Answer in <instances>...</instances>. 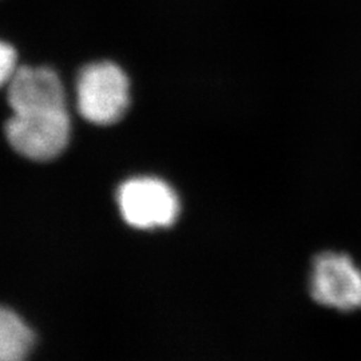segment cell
<instances>
[{"label": "cell", "instance_id": "6da1fadb", "mask_svg": "<svg viewBox=\"0 0 361 361\" xmlns=\"http://www.w3.org/2000/svg\"><path fill=\"white\" fill-rule=\"evenodd\" d=\"M77 102L86 121L113 125L129 109V79L121 67L110 62L86 66L78 77Z\"/></svg>", "mask_w": 361, "mask_h": 361}, {"label": "cell", "instance_id": "7a4b0ae2", "mask_svg": "<svg viewBox=\"0 0 361 361\" xmlns=\"http://www.w3.org/2000/svg\"><path fill=\"white\" fill-rule=\"evenodd\" d=\"M71 133L65 110L13 113L6 123V137L13 150L32 161H50L67 146Z\"/></svg>", "mask_w": 361, "mask_h": 361}, {"label": "cell", "instance_id": "3957f363", "mask_svg": "<svg viewBox=\"0 0 361 361\" xmlns=\"http://www.w3.org/2000/svg\"><path fill=\"white\" fill-rule=\"evenodd\" d=\"M123 219L137 229L171 226L180 214V200L165 180L138 177L123 182L116 194Z\"/></svg>", "mask_w": 361, "mask_h": 361}, {"label": "cell", "instance_id": "277c9868", "mask_svg": "<svg viewBox=\"0 0 361 361\" xmlns=\"http://www.w3.org/2000/svg\"><path fill=\"white\" fill-rule=\"evenodd\" d=\"M312 298L326 308L353 312L361 308L360 267L345 253L317 255L310 273Z\"/></svg>", "mask_w": 361, "mask_h": 361}, {"label": "cell", "instance_id": "5b68a950", "mask_svg": "<svg viewBox=\"0 0 361 361\" xmlns=\"http://www.w3.org/2000/svg\"><path fill=\"white\" fill-rule=\"evenodd\" d=\"M7 101L13 113L65 110V89L51 68L18 67L7 85Z\"/></svg>", "mask_w": 361, "mask_h": 361}, {"label": "cell", "instance_id": "8992f818", "mask_svg": "<svg viewBox=\"0 0 361 361\" xmlns=\"http://www.w3.org/2000/svg\"><path fill=\"white\" fill-rule=\"evenodd\" d=\"M35 335L13 310L0 307V361H26Z\"/></svg>", "mask_w": 361, "mask_h": 361}, {"label": "cell", "instance_id": "52a82bcc", "mask_svg": "<svg viewBox=\"0 0 361 361\" xmlns=\"http://www.w3.org/2000/svg\"><path fill=\"white\" fill-rule=\"evenodd\" d=\"M16 70L18 66L15 49L0 40V87L8 85Z\"/></svg>", "mask_w": 361, "mask_h": 361}]
</instances>
